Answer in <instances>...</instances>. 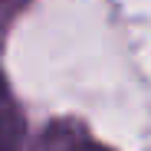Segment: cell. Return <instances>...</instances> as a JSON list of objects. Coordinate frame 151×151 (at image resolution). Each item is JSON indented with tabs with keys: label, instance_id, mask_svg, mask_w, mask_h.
<instances>
[{
	"label": "cell",
	"instance_id": "6da1fadb",
	"mask_svg": "<svg viewBox=\"0 0 151 151\" xmlns=\"http://www.w3.org/2000/svg\"><path fill=\"white\" fill-rule=\"evenodd\" d=\"M20 115L13 112V102L7 99L4 86H0V151H17L20 145Z\"/></svg>",
	"mask_w": 151,
	"mask_h": 151
},
{
	"label": "cell",
	"instance_id": "7a4b0ae2",
	"mask_svg": "<svg viewBox=\"0 0 151 151\" xmlns=\"http://www.w3.org/2000/svg\"><path fill=\"white\" fill-rule=\"evenodd\" d=\"M79 151H102V148H79Z\"/></svg>",
	"mask_w": 151,
	"mask_h": 151
}]
</instances>
